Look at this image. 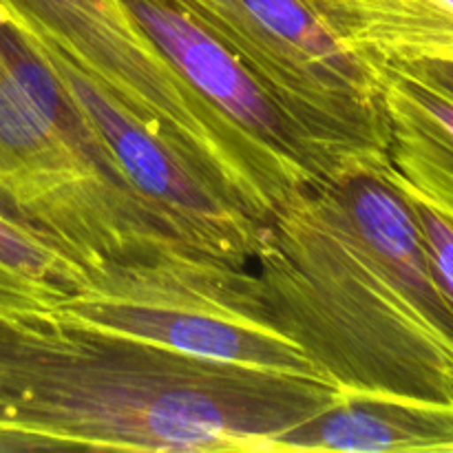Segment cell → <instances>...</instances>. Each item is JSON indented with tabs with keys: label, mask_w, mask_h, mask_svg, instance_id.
<instances>
[{
	"label": "cell",
	"mask_w": 453,
	"mask_h": 453,
	"mask_svg": "<svg viewBox=\"0 0 453 453\" xmlns=\"http://www.w3.org/2000/svg\"><path fill=\"white\" fill-rule=\"evenodd\" d=\"M372 66H453V0H308Z\"/></svg>",
	"instance_id": "cell-10"
},
{
	"label": "cell",
	"mask_w": 453,
	"mask_h": 453,
	"mask_svg": "<svg viewBox=\"0 0 453 453\" xmlns=\"http://www.w3.org/2000/svg\"><path fill=\"white\" fill-rule=\"evenodd\" d=\"M401 66H407V69L416 71V73H420L423 78L432 80V82H436L438 87H442L445 91H449L453 96V66H447V65H401Z\"/></svg>",
	"instance_id": "cell-15"
},
{
	"label": "cell",
	"mask_w": 453,
	"mask_h": 453,
	"mask_svg": "<svg viewBox=\"0 0 453 453\" xmlns=\"http://www.w3.org/2000/svg\"><path fill=\"white\" fill-rule=\"evenodd\" d=\"M343 396L60 317L0 314V451L273 453Z\"/></svg>",
	"instance_id": "cell-2"
},
{
	"label": "cell",
	"mask_w": 453,
	"mask_h": 453,
	"mask_svg": "<svg viewBox=\"0 0 453 453\" xmlns=\"http://www.w3.org/2000/svg\"><path fill=\"white\" fill-rule=\"evenodd\" d=\"M248 274L190 252L106 265L58 301L56 317L203 361L330 383L265 317Z\"/></svg>",
	"instance_id": "cell-5"
},
{
	"label": "cell",
	"mask_w": 453,
	"mask_h": 453,
	"mask_svg": "<svg viewBox=\"0 0 453 453\" xmlns=\"http://www.w3.org/2000/svg\"><path fill=\"white\" fill-rule=\"evenodd\" d=\"M392 127L388 180L453 221V150L411 128Z\"/></svg>",
	"instance_id": "cell-12"
},
{
	"label": "cell",
	"mask_w": 453,
	"mask_h": 453,
	"mask_svg": "<svg viewBox=\"0 0 453 453\" xmlns=\"http://www.w3.org/2000/svg\"><path fill=\"white\" fill-rule=\"evenodd\" d=\"M248 286L343 394L453 405V303L383 168L292 199L264 226Z\"/></svg>",
	"instance_id": "cell-1"
},
{
	"label": "cell",
	"mask_w": 453,
	"mask_h": 453,
	"mask_svg": "<svg viewBox=\"0 0 453 453\" xmlns=\"http://www.w3.org/2000/svg\"><path fill=\"white\" fill-rule=\"evenodd\" d=\"M0 203L84 273L188 252L124 177L58 71L4 20Z\"/></svg>",
	"instance_id": "cell-3"
},
{
	"label": "cell",
	"mask_w": 453,
	"mask_h": 453,
	"mask_svg": "<svg viewBox=\"0 0 453 453\" xmlns=\"http://www.w3.org/2000/svg\"><path fill=\"white\" fill-rule=\"evenodd\" d=\"M405 197L410 199L411 211H414L416 221H418V228L420 234H423V243L429 257V265H432L434 270V277L441 283L447 299L453 303V221L445 215V212L436 211V208L429 206V203L420 202V199L411 197V195L407 193Z\"/></svg>",
	"instance_id": "cell-14"
},
{
	"label": "cell",
	"mask_w": 453,
	"mask_h": 453,
	"mask_svg": "<svg viewBox=\"0 0 453 453\" xmlns=\"http://www.w3.org/2000/svg\"><path fill=\"white\" fill-rule=\"evenodd\" d=\"M84 277L51 239L0 203V314L56 317L58 301Z\"/></svg>",
	"instance_id": "cell-11"
},
{
	"label": "cell",
	"mask_w": 453,
	"mask_h": 453,
	"mask_svg": "<svg viewBox=\"0 0 453 453\" xmlns=\"http://www.w3.org/2000/svg\"><path fill=\"white\" fill-rule=\"evenodd\" d=\"M25 38L58 71L84 118L106 142L124 177L166 224L173 237L195 257L219 261L230 268H252L265 224L212 188L171 146L62 53L31 35Z\"/></svg>",
	"instance_id": "cell-6"
},
{
	"label": "cell",
	"mask_w": 453,
	"mask_h": 453,
	"mask_svg": "<svg viewBox=\"0 0 453 453\" xmlns=\"http://www.w3.org/2000/svg\"><path fill=\"white\" fill-rule=\"evenodd\" d=\"M0 20L56 49L124 106L153 100L171 75L122 0H0Z\"/></svg>",
	"instance_id": "cell-8"
},
{
	"label": "cell",
	"mask_w": 453,
	"mask_h": 453,
	"mask_svg": "<svg viewBox=\"0 0 453 453\" xmlns=\"http://www.w3.org/2000/svg\"><path fill=\"white\" fill-rule=\"evenodd\" d=\"M177 73L303 188L330 180L321 155L243 62L177 0H122Z\"/></svg>",
	"instance_id": "cell-7"
},
{
	"label": "cell",
	"mask_w": 453,
	"mask_h": 453,
	"mask_svg": "<svg viewBox=\"0 0 453 453\" xmlns=\"http://www.w3.org/2000/svg\"><path fill=\"white\" fill-rule=\"evenodd\" d=\"M295 451L453 453V405L345 394L274 442L273 453Z\"/></svg>",
	"instance_id": "cell-9"
},
{
	"label": "cell",
	"mask_w": 453,
	"mask_h": 453,
	"mask_svg": "<svg viewBox=\"0 0 453 453\" xmlns=\"http://www.w3.org/2000/svg\"><path fill=\"white\" fill-rule=\"evenodd\" d=\"M305 133L330 180L389 164L383 78L308 0H177Z\"/></svg>",
	"instance_id": "cell-4"
},
{
	"label": "cell",
	"mask_w": 453,
	"mask_h": 453,
	"mask_svg": "<svg viewBox=\"0 0 453 453\" xmlns=\"http://www.w3.org/2000/svg\"><path fill=\"white\" fill-rule=\"evenodd\" d=\"M389 124L411 128L453 150V96L407 66H379Z\"/></svg>",
	"instance_id": "cell-13"
}]
</instances>
